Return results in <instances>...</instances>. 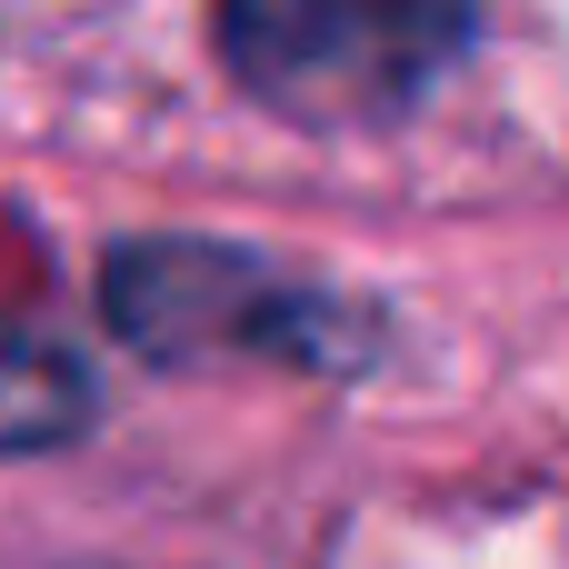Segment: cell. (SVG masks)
I'll return each instance as SVG.
<instances>
[{"label": "cell", "mask_w": 569, "mask_h": 569, "mask_svg": "<svg viewBox=\"0 0 569 569\" xmlns=\"http://www.w3.org/2000/svg\"><path fill=\"white\" fill-rule=\"evenodd\" d=\"M90 410H100V390H90L80 350L50 340V330H30V320H0V460L80 440Z\"/></svg>", "instance_id": "cell-3"}, {"label": "cell", "mask_w": 569, "mask_h": 569, "mask_svg": "<svg viewBox=\"0 0 569 569\" xmlns=\"http://www.w3.org/2000/svg\"><path fill=\"white\" fill-rule=\"evenodd\" d=\"M480 30V0H220V50L250 100L310 130L400 120Z\"/></svg>", "instance_id": "cell-1"}, {"label": "cell", "mask_w": 569, "mask_h": 569, "mask_svg": "<svg viewBox=\"0 0 569 569\" xmlns=\"http://www.w3.org/2000/svg\"><path fill=\"white\" fill-rule=\"evenodd\" d=\"M110 310L140 350H180V360H210V350H260V360H330V300L270 280L260 260L240 250H130L110 270Z\"/></svg>", "instance_id": "cell-2"}]
</instances>
